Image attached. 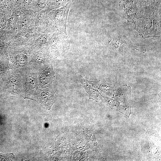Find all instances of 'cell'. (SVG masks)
<instances>
[{
    "label": "cell",
    "mask_w": 161,
    "mask_h": 161,
    "mask_svg": "<svg viewBox=\"0 0 161 161\" xmlns=\"http://www.w3.org/2000/svg\"><path fill=\"white\" fill-rule=\"evenodd\" d=\"M49 44L52 49L60 54L69 48L70 41L68 35L60 31L51 37Z\"/></svg>",
    "instance_id": "6da1fadb"
},
{
    "label": "cell",
    "mask_w": 161,
    "mask_h": 161,
    "mask_svg": "<svg viewBox=\"0 0 161 161\" xmlns=\"http://www.w3.org/2000/svg\"><path fill=\"white\" fill-rule=\"evenodd\" d=\"M53 76L52 68L49 67H48L40 77L41 83L44 86L50 85L52 83Z\"/></svg>",
    "instance_id": "277c9868"
},
{
    "label": "cell",
    "mask_w": 161,
    "mask_h": 161,
    "mask_svg": "<svg viewBox=\"0 0 161 161\" xmlns=\"http://www.w3.org/2000/svg\"><path fill=\"white\" fill-rule=\"evenodd\" d=\"M18 60L21 64H24L26 63L27 60V56L23 53L20 54L18 56Z\"/></svg>",
    "instance_id": "9c48e42d"
},
{
    "label": "cell",
    "mask_w": 161,
    "mask_h": 161,
    "mask_svg": "<svg viewBox=\"0 0 161 161\" xmlns=\"http://www.w3.org/2000/svg\"><path fill=\"white\" fill-rule=\"evenodd\" d=\"M48 0H38L37 5L41 9H44L48 6Z\"/></svg>",
    "instance_id": "52a82bcc"
},
{
    "label": "cell",
    "mask_w": 161,
    "mask_h": 161,
    "mask_svg": "<svg viewBox=\"0 0 161 161\" xmlns=\"http://www.w3.org/2000/svg\"><path fill=\"white\" fill-rule=\"evenodd\" d=\"M40 102L45 108L48 109L54 102L56 96L52 89H47L42 91L39 96Z\"/></svg>",
    "instance_id": "3957f363"
},
{
    "label": "cell",
    "mask_w": 161,
    "mask_h": 161,
    "mask_svg": "<svg viewBox=\"0 0 161 161\" xmlns=\"http://www.w3.org/2000/svg\"><path fill=\"white\" fill-rule=\"evenodd\" d=\"M72 1L65 6L53 10L51 14L52 18L60 31L67 35L66 25L68 13Z\"/></svg>",
    "instance_id": "7a4b0ae2"
},
{
    "label": "cell",
    "mask_w": 161,
    "mask_h": 161,
    "mask_svg": "<svg viewBox=\"0 0 161 161\" xmlns=\"http://www.w3.org/2000/svg\"><path fill=\"white\" fill-rule=\"evenodd\" d=\"M44 54L41 53H38L35 57V60L37 62L41 61L43 60L44 58Z\"/></svg>",
    "instance_id": "8fae6325"
},
{
    "label": "cell",
    "mask_w": 161,
    "mask_h": 161,
    "mask_svg": "<svg viewBox=\"0 0 161 161\" xmlns=\"http://www.w3.org/2000/svg\"><path fill=\"white\" fill-rule=\"evenodd\" d=\"M73 0H53V6L58 8L66 5L69 2Z\"/></svg>",
    "instance_id": "5b68a950"
},
{
    "label": "cell",
    "mask_w": 161,
    "mask_h": 161,
    "mask_svg": "<svg viewBox=\"0 0 161 161\" xmlns=\"http://www.w3.org/2000/svg\"><path fill=\"white\" fill-rule=\"evenodd\" d=\"M27 81L29 86L31 88H34L36 86L35 81L34 78L32 76H28Z\"/></svg>",
    "instance_id": "ba28073f"
},
{
    "label": "cell",
    "mask_w": 161,
    "mask_h": 161,
    "mask_svg": "<svg viewBox=\"0 0 161 161\" xmlns=\"http://www.w3.org/2000/svg\"><path fill=\"white\" fill-rule=\"evenodd\" d=\"M1 17H2L1 15V13H0V19H1Z\"/></svg>",
    "instance_id": "4fadbf2b"
},
{
    "label": "cell",
    "mask_w": 161,
    "mask_h": 161,
    "mask_svg": "<svg viewBox=\"0 0 161 161\" xmlns=\"http://www.w3.org/2000/svg\"><path fill=\"white\" fill-rule=\"evenodd\" d=\"M30 18L28 17H25L22 20L21 22V26L23 27L27 26L30 24Z\"/></svg>",
    "instance_id": "30bf717a"
},
{
    "label": "cell",
    "mask_w": 161,
    "mask_h": 161,
    "mask_svg": "<svg viewBox=\"0 0 161 161\" xmlns=\"http://www.w3.org/2000/svg\"><path fill=\"white\" fill-rule=\"evenodd\" d=\"M48 40V35L46 34H43L38 38L37 41L40 44H45L47 42Z\"/></svg>",
    "instance_id": "8992f818"
},
{
    "label": "cell",
    "mask_w": 161,
    "mask_h": 161,
    "mask_svg": "<svg viewBox=\"0 0 161 161\" xmlns=\"http://www.w3.org/2000/svg\"><path fill=\"white\" fill-rule=\"evenodd\" d=\"M28 32H25L23 35L24 38H28L30 35Z\"/></svg>",
    "instance_id": "7c38bea8"
}]
</instances>
